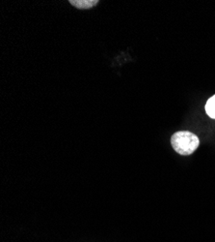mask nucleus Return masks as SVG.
<instances>
[{
    "label": "nucleus",
    "mask_w": 215,
    "mask_h": 242,
    "mask_svg": "<svg viewBox=\"0 0 215 242\" xmlns=\"http://www.w3.org/2000/svg\"><path fill=\"white\" fill-rule=\"evenodd\" d=\"M173 149L182 156H188L194 153L200 145V139L192 132L179 131L171 138Z\"/></svg>",
    "instance_id": "nucleus-1"
},
{
    "label": "nucleus",
    "mask_w": 215,
    "mask_h": 242,
    "mask_svg": "<svg viewBox=\"0 0 215 242\" xmlns=\"http://www.w3.org/2000/svg\"><path fill=\"white\" fill-rule=\"evenodd\" d=\"M70 3L77 9L86 10V9H91L92 7L96 6L98 1V0H70Z\"/></svg>",
    "instance_id": "nucleus-2"
},
{
    "label": "nucleus",
    "mask_w": 215,
    "mask_h": 242,
    "mask_svg": "<svg viewBox=\"0 0 215 242\" xmlns=\"http://www.w3.org/2000/svg\"><path fill=\"white\" fill-rule=\"evenodd\" d=\"M204 109H205L207 114L210 118L215 119V95L211 96L207 101V104H205V106H204Z\"/></svg>",
    "instance_id": "nucleus-3"
}]
</instances>
